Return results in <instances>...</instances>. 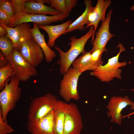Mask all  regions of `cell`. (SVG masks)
Wrapping results in <instances>:
<instances>
[{
  "label": "cell",
  "mask_w": 134,
  "mask_h": 134,
  "mask_svg": "<svg viewBox=\"0 0 134 134\" xmlns=\"http://www.w3.org/2000/svg\"><path fill=\"white\" fill-rule=\"evenodd\" d=\"M94 27L91 26L88 32L80 38H78L75 36L70 37V42L68 44L70 47L67 52H64L57 46H55V49L60 55V59L57 60L56 63L60 67L61 73L63 75L65 74L77 57L81 53L86 52L84 47L87 41L91 37H92V41L94 39Z\"/></svg>",
  "instance_id": "6da1fadb"
},
{
  "label": "cell",
  "mask_w": 134,
  "mask_h": 134,
  "mask_svg": "<svg viewBox=\"0 0 134 134\" xmlns=\"http://www.w3.org/2000/svg\"><path fill=\"white\" fill-rule=\"evenodd\" d=\"M20 81L15 74L13 75L6 80L4 88L0 93V111L3 119L7 122L8 113L13 109L20 98Z\"/></svg>",
  "instance_id": "7a4b0ae2"
},
{
  "label": "cell",
  "mask_w": 134,
  "mask_h": 134,
  "mask_svg": "<svg viewBox=\"0 0 134 134\" xmlns=\"http://www.w3.org/2000/svg\"><path fill=\"white\" fill-rule=\"evenodd\" d=\"M119 48L118 53L115 56L109 59L108 62L104 65L100 66L94 70L90 72V75L95 76L102 82H108L115 78L121 79L122 78V69L120 67L126 66V61L120 62L119 58L121 52H124L125 49L123 45L119 43L117 48Z\"/></svg>",
  "instance_id": "3957f363"
},
{
  "label": "cell",
  "mask_w": 134,
  "mask_h": 134,
  "mask_svg": "<svg viewBox=\"0 0 134 134\" xmlns=\"http://www.w3.org/2000/svg\"><path fill=\"white\" fill-rule=\"evenodd\" d=\"M58 100L56 96L49 93L34 98L28 109V120L35 121L42 118L54 110Z\"/></svg>",
  "instance_id": "277c9868"
},
{
  "label": "cell",
  "mask_w": 134,
  "mask_h": 134,
  "mask_svg": "<svg viewBox=\"0 0 134 134\" xmlns=\"http://www.w3.org/2000/svg\"><path fill=\"white\" fill-rule=\"evenodd\" d=\"M82 73L72 67H70L63 76L61 81L59 94L66 101L71 99L77 100L80 99L77 84L78 79Z\"/></svg>",
  "instance_id": "5b68a950"
},
{
  "label": "cell",
  "mask_w": 134,
  "mask_h": 134,
  "mask_svg": "<svg viewBox=\"0 0 134 134\" xmlns=\"http://www.w3.org/2000/svg\"><path fill=\"white\" fill-rule=\"evenodd\" d=\"M6 57L20 81H26L37 74L35 67L28 62L17 49L14 48L10 54Z\"/></svg>",
  "instance_id": "8992f818"
},
{
  "label": "cell",
  "mask_w": 134,
  "mask_h": 134,
  "mask_svg": "<svg viewBox=\"0 0 134 134\" xmlns=\"http://www.w3.org/2000/svg\"><path fill=\"white\" fill-rule=\"evenodd\" d=\"M69 15V13H60L57 15L48 16L46 14L25 13L15 17L8 27L13 28L20 24L30 22L43 26L48 25L52 23L63 21Z\"/></svg>",
  "instance_id": "52a82bcc"
},
{
  "label": "cell",
  "mask_w": 134,
  "mask_h": 134,
  "mask_svg": "<svg viewBox=\"0 0 134 134\" xmlns=\"http://www.w3.org/2000/svg\"><path fill=\"white\" fill-rule=\"evenodd\" d=\"M83 127L81 115L77 105L68 103L65 115L63 134H80Z\"/></svg>",
  "instance_id": "ba28073f"
},
{
  "label": "cell",
  "mask_w": 134,
  "mask_h": 134,
  "mask_svg": "<svg viewBox=\"0 0 134 134\" xmlns=\"http://www.w3.org/2000/svg\"><path fill=\"white\" fill-rule=\"evenodd\" d=\"M129 105L131 107L130 109L134 110V102L131 100L127 96L123 97L115 96L112 97L106 106L108 110L107 114L108 117H111V122L121 125L122 119L121 111Z\"/></svg>",
  "instance_id": "9c48e42d"
},
{
  "label": "cell",
  "mask_w": 134,
  "mask_h": 134,
  "mask_svg": "<svg viewBox=\"0 0 134 134\" xmlns=\"http://www.w3.org/2000/svg\"><path fill=\"white\" fill-rule=\"evenodd\" d=\"M19 51L28 62L35 67L45 57L41 48L32 36L24 42Z\"/></svg>",
  "instance_id": "30bf717a"
},
{
  "label": "cell",
  "mask_w": 134,
  "mask_h": 134,
  "mask_svg": "<svg viewBox=\"0 0 134 134\" xmlns=\"http://www.w3.org/2000/svg\"><path fill=\"white\" fill-rule=\"evenodd\" d=\"M0 25L6 29L7 34L6 36L11 40L14 48L19 51L24 42L32 36L30 30L31 26L28 23L20 24L13 28L6 26L3 23H0Z\"/></svg>",
  "instance_id": "8fae6325"
},
{
  "label": "cell",
  "mask_w": 134,
  "mask_h": 134,
  "mask_svg": "<svg viewBox=\"0 0 134 134\" xmlns=\"http://www.w3.org/2000/svg\"><path fill=\"white\" fill-rule=\"evenodd\" d=\"M112 12V9L109 10L105 20L104 22H101V26L95 34L96 38L92 43L93 48L89 51L91 54L98 49L102 50L104 52L107 51L105 46L109 40L114 36L111 33L109 28Z\"/></svg>",
  "instance_id": "7c38bea8"
},
{
  "label": "cell",
  "mask_w": 134,
  "mask_h": 134,
  "mask_svg": "<svg viewBox=\"0 0 134 134\" xmlns=\"http://www.w3.org/2000/svg\"><path fill=\"white\" fill-rule=\"evenodd\" d=\"M54 110L37 120H28L27 127L31 134H54Z\"/></svg>",
  "instance_id": "4fadbf2b"
},
{
  "label": "cell",
  "mask_w": 134,
  "mask_h": 134,
  "mask_svg": "<svg viewBox=\"0 0 134 134\" xmlns=\"http://www.w3.org/2000/svg\"><path fill=\"white\" fill-rule=\"evenodd\" d=\"M111 3V0H98L97 4L88 16L86 23V29L91 26L94 27V37L98 24L100 21L104 22L106 19L105 13L107 8Z\"/></svg>",
  "instance_id": "5bb4252c"
},
{
  "label": "cell",
  "mask_w": 134,
  "mask_h": 134,
  "mask_svg": "<svg viewBox=\"0 0 134 134\" xmlns=\"http://www.w3.org/2000/svg\"><path fill=\"white\" fill-rule=\"evenodd\" d=\"M45 0H27L24 2L26 13L49 14L52 15L60 13L51 6L45 5Z\"/></svg>",
  "instance_id": "9a60e30c"
},
{
  "label": "cell",
  "mask_w": 134,
  "mask_h": 134,
  "mask_svg": "<svg viewBox=\"0 0 134 134\" xmlns=\"http://www.w3.org/2000/svg\"><path fill=\"white\" fill-rule=\"evenodd\" d=\"M70 19L62 24L55 25L43 26L38 25L39 29H43L47 33L49 39L47 44L50 48L54 47L56 39L65 32L72 22Z\"/></svg>",
  "instance_id": "2e32d148"
},
{
  "label": "cell",
  "mask_w": 134,
  "mask_h": 134,
  "mask_svg": "<svg viewBox=\"0 0 134 134\" xmlns=\"http://www.w3.org/2000/svg\"><path fill=\"white\" fill-rule=\"evenodd\" d=\"M38 24L33 23V27L30 30L32 36L41 48L44 53L45 60L47 63L51 62L56 54L55 51L52 50L46 43L44 34L40 32Z\"/></svg>",
  "instance_id": "e0dca14e"
},
{
  "label": "cell",
  "mask_w": 134,
  "mask_h": 134,
  "mask_svg": "<svg viewBox=\"0 0 134 134\" xmlns=\"http://www.w3.org/2000/svg\"><path fill=\"white\" fill-rule=\"evenodd\" d=\"M68 103L58 100L54 110V134H63L65 115Z\"/></svg>",
  "instance_id": "ac0fdd59"
},
{
  "label": "cell",
  "mask_w": 134,
  "mask_h": 134,
  "mask_svg": "<svg viewBox=\"0 0 134 134\" xmlns=\"http://www.w3.org/2000/svg\"><path fill=\"white\" fill-rule=\"evenodd\" d=\"M92 1L91 0H84V3L86 5L85 10L81 15L69 25L65 31V34L76 30L82 31L83 30L88 15L94 8L92 5Z\"/></svg>",
  "instance_id": "d6986e66"
},
{
  "label": "cell",
  "mask_w": 134,
  "mask_h": 134,
  "mask_svg": "<svg viewBox=\"0 0 134 134\" xmlns=\"http://www.w3.org/2000/svg\"><path fill=\"white\" fill-rule=\"evenodd\" d=\"M77 0H45V3L60 13H69L77 4Z\"/></svg>",
  "instance_id": "ffe728a7"
},
{
  "label": "cell",
  "mask_w": 134,
  "mask_h": 134,
  "mask_svg": "<svg viewBox=\"0 0 134 134\" xmlns=\"http://www.w3.org/2000/svg\"><path fill=\"white\" fill-rule=\"evenodd\" d=\"M91 54L90 52L82 54L73 62L72 67L82 73L86 70L92 71L91 60Z\"/></svg>",
  "instance_id": "44dd1931"
},
{
  "label": "cell",
  "mask_w": 134,
  "mask_h": 134,
  "mask_svg": "<svg viewBox=\"0 0 134 134\" xmlns=\"http://www.w3.org/2000/svg\"><path fill=\"white\" fill-rule=\"evenodd\" d=\"M15 74L14 70L9 63L5 66L0 68V90L2 91L5 86L6 80Z\"/></svg>",
  "instance_id": "7402d4cb"
},
{
  "label": "cell",
  "mask_w": 134,
  "mask_h": 134,
  "mask_svg": "<svg viewBox=\"0 0 134 134\" xmlns=\"http://www.w3.org/2000/svg\"><path fill=\"white\" fill-rule=\"evenodd\" d=\"M0 9L6 14L11 22L16 16L12 0H0Z\"/></svg>",
  "instance_id": "603a6c76"
},
{
  "label": "cell",
  "mask_w": 134,
  "mask_h": 134,
  "mask_svg": "<svg viewBox=\"0 0 134 134\" xmlns=\"http://www.w3.org/2000/svg\"><path fill=\"white\" fill-rule=\"evenodd\" d=\"M14 48L11 40L6 36L0 37V49L5 57L10 55Z\"/></svg>",
  "instance_id": "cb8c5ba5"
},
{
  "label": "cell",
  "mask_w": 134,
  "mask_h": 134,
  "mask_svg": "<svg viewBox=\"0 0 134 134\" xmlns=\"http://www.w3.org/2000/svg\"><path fill=\"white\" fill-rule=\"evenodd\" d=\"M104 52L102 50L98 49L91 54V60L93 71L100 66L102 65L103 61L102 60L101 55Z\"/></svg>",
  "instance_id": "d4e9b609"
},
{
  "label": "cell",
  "mask_w": 134,
  "mask_h": 134,
  "mask_svg": "<svg viewBox=\"0 0 134 134\" xmlns=\"http://www.w3.org/2000/svg\"><path fill=\"white\" fill-rule=\"evenodd\" d=\"M27 0H12L13 7L16 14L15 17L21 14L26 13L24 2Z\"/></svg>",
  "instance_id": "484cf974"
},
{
  "label": "cell",
  "mask_w": 134,
  "mask_h": 134,
  "mask_svg": "<svg viewBox=\"0 0 134 134\" xmlns=\"http://www.w3.org/2000/svg\"><path fill=\"white\" fill-rule=\"evenodd\" d=\"M14 131V130L8 124L7 122L3 120L0 111V134H8Z\"/></svg>",
  "instance_id": "4316f807"
},
{
  "label": "cell",
  "mask_w": 134,
  "mask_h": 134,
  "mask_svg": "<svg viewBox=\"0 0 134 134\" xmlns=\"http://www.w3.org/2000/svg\"><path fill=\"white\" fill-rule=\"evenodd\" d=\"M10 23L9 19L6 14L0 9V23H3L8 26Z\"/></svg>",
  "instance_id": "83f0119b"
},
{
  "label": "cell",
  "mask_w": 134,
  "mask_h": 134,
  "mask_svg": "<svg viewBox=\"0 0 134 134\" xmlns=\"http://www.w3.org/2000/svg\"><path fill=\"white\" fill-rule=\"evenodd\" d=\"M9 63L6 57L0 51V68L6 66Z\"/></svg>",
  "instance_id": "f1b7e54d"
},
{
  "label": "cell",
  "mask_w": 134,
  "mask_h": 134,
  "mask_svg": "<svg viewBox=\"0 0 134 134\" xmlns=\"http://www.w3.org/2000/svg\"><path fill=\"white\" fill-rule=\"evenodd\" d=\"M7 34V32L5 28L0 25V37L6 36Z\"/></svg>",
  "instance_id": "f546056e"
},
{
  "label": "cell",
  "mask_w": 134,
  "mask_h": 134,
  "mask_svg": "<svg viewBox=\"0 0 134 134\" xmlns=\"http://www.w3.org/2000/svg\"><path fill=\"white\" fill-rule=\"evenodd\" d=\"M130 90L134 92V88L131 89H130ZM133 114H134V111L133 112L131 113L128 115H127L125 116H122V118L123 119V118H124L127 117H128L129 118L130 116Z\"/></svg>",
  "instance_id": "4dcf8cb0"
},
{
  "label": "cell",
  "mask_w": 134,
  "mask_h": 134,
  "mask_svg": "<svg viewBox=\"0 0 134 134\" xmlns=\"http://www.w3.org/2000/svg\"><path fill=\"white\" fill-rule=\"evenodd\" d=\"M130 10L131 11L134 10V5H133L131 7Z\"/></svg>",
  "instance_id": "1f68e13d"
}]
</instances>
